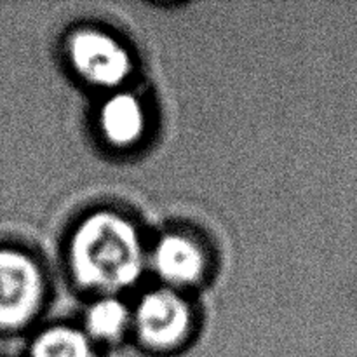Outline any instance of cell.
Returning a JSON list of instances; mask_svg holds the SVG:
<instances>
[{"label":"cell","instance_id":"obj_1","mask_svg":"<svg viewBox=\"0 0 357 357\" xmlns=\"http://www.w3.org/2000/svg\"><path fill=\"white\" fill-rule=\"evenodd\" d=\"M68 257L77 281L108 296L135 284L145 264L135 225L112 211L93 213L77 227Z\"/></svg>","mask_w":357,"mask_h":357},{"label":"cell","instance_id":"obj_2","mask_svg":"<svg viewBox=\"0 0 357 357\" xmlns=\"http://www.w3.org/2000/svg\"><path fill=\"white\" fill-rule=\"evenodd\" d=\"M44 278L31 257L17 250H0V330L26 326L40 309Z\"/></svg>","mask_w":357,"mask_h":357},{"label":"cell","instance_id":"obj_3","mask_svg":"<svg viewBox=\"0 0 357 357\" xmlns=\"http://www.w3.org/2000/svg\"><path fill=\"white\" fill-rule=\"evenodd\" d=\"M70 65L93 86L117 87L131 73V54L107 31L80 28L66 42Z\"/></svg>","mask_w":357,"mask_h":357},{"label":"cell","instance_id":"obj_4","mask_svg":"<svg viewBox=\"0 0 357 357\" xmlns=\"http://www.w3.org/2000/svg\"><path fill=\"white\" fill-rule=\"evenodd\" d=\"M132 323L146 349L169 352L187 340L192 324L190 307L173 289H155L139 300Z\"/></svg>","mask_w":357,"mask_h":357},{"label":"cell","instance_id":"obj_5","mask_svg":"<svg viewBox=\"0 0 357 357\" xmlns=\"http://www.w3.org/2000/svg\"><path fill=\"white\" fill-rule=\"evenodd\" d=\"M152 260L157 274L173 286L194 284L204 272V255L199 244L180 234L164 236Z\"/></svg>","mask_w":357,"mask_h":357},{"label":"cell","instance_id":"obj_6","mask_svg":"<svg viewBox=\"0 0 357 357\" xmlns=\"http://www.w3.org/2000/svg\"><path fill=\"white\" fill-rule=\"evenodd\" d=\"M100 126L108 143L131 146L139 142L145 132V108L135 94L115 93L101 107Z\"/></svg>","mask_w":357,"mask_h":357},{"label":"cell","instance_id":"obj_7","mask_svg":"<svg viewBox=\"0 0 357 357\" xmlns=\"http://www.w3.org/2000/svg\"><path fill=\"white\" fill-rule=\"evenodd\" d=\"M132 316L126 303L114 296H103L87 309L86 331L91 340L115 342L124 335Z\"/></svg>","mask_w":357,"mask_h":357},{"label":"cell","instance_id":"obj_8","mask_svg":"<svg viewBox=\"0 0 357 357\" xmlns=\"http://www.w3.org/2000/svg\"><path fill=\"white\" fill-rule=\"evenodd\" d=\"M30 357H96V354L86 333L75 328L54 326L35 338Z\"/></svg>","mask_w":357,"mask_h":357}]
</instances>
